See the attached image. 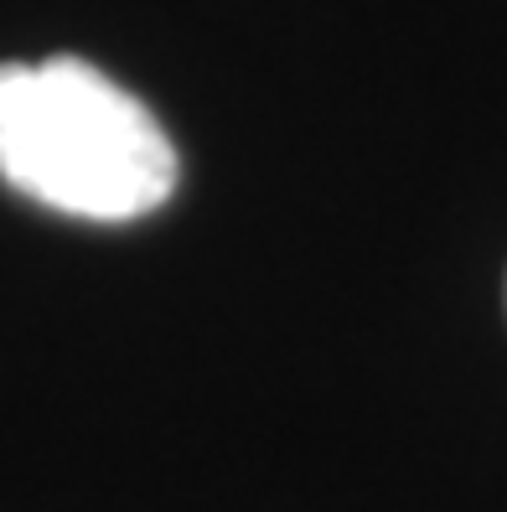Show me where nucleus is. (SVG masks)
<instances>
[{
    "label": "nucleus",
    "instance_id": "nucleus-1",
    "mask_svg": "<svg viewBox=\"0 0 507 512\" xmlns=\"http://www.w3.org/2000/svg\"><path fill=\"white\" fill-rule=\"evenodd\" d=\"M0 182L52 213L135 223L176 192L161 119L83 57L0 63Z\"/></svg>",
    "mask_w": 507,
    "mask_h": 512
}]
</instances>
